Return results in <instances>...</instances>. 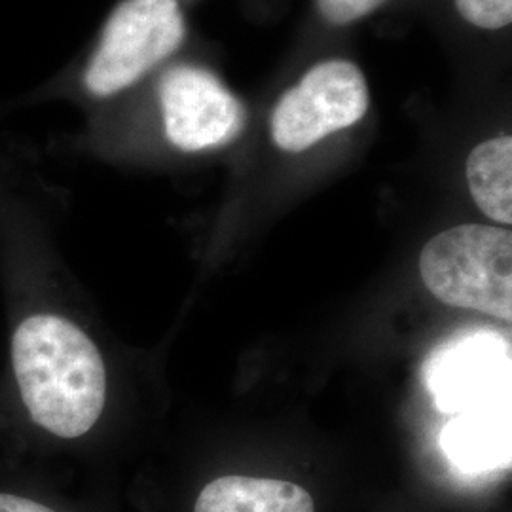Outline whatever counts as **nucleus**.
Wrapping results in <instances>:
<instances>
[{
  "mask_svg": "<svg viewBox=\"0 0 512 512\" xmlns=\"http://www.w3.org/2000/svg\"><path fill=\"white\" fill-rule=\"evenodd\" d=\"M10 355L21 403L38 429L63 440L92 431L107 404V366L84 330L38 311L14 330Z\"/></svg>",
  "mask_w": 512,
  "mask_h": 512,
  "instance_id": "nucleus-1",
  "label": "nucleus"
},
{
  "mask_svg": "<svg viewBox=\"0 0 512 512\" xmlns=\"http://www.w3.org/2000/svg\"><path fill=\"white\" fill-rule=\"evenodd\" d=\"M420 274L440 302L511 321V230L484 224L444 230L423 247Z\"/></svg>",
  "mask_w": 512,
  "mask_h": 512,
  "instance_id": "nucleus-2",
  "label": "nucleus"
},
{
  "mask_svg": "<svg viewBox=\"0 0 512 512\" xmlns=\"http://www.w3.org/2000/svg\"><path fill=\"white\" fill-rule=\"evenodd\" d=\"M186 37L177 0H124L110 16L84 74L95 97L126 90L173 54Z\"/></svg>",
  "mask_w": 512,
  "mask_h": 512,
  "instance_id": "nucleus-3",
  "label": "nucleus"
},
{
  "mask_svg": "<svg viewBox=\"0 0 512 512\" xmlns=\"http://www.w3.org/2000/svg\"><path fill=\"white\" fill-rule=\"evenodd\" d=\"M368 105V84L357 65L342 59L317 63L277 101L270 120L275 147L308 150L330 133L361 122Z\"/></svg>",
  "mask_w": 512,
  "mask_h": 512,
  "instance_id": "nucleus-4",
  "label": "nucleus"
},
{
  "mask_svg": "<svg viewBox=\"0 0 512 512\" xmlns=\"http://www.w3.org/2000/svg\"><path fill=\"white\" fill-rule=\"evenodd\" d=\"M165 135L184 152L226 147L247 124V110L238 97L205 69L177 65L160 80Z\"/></svg>",
  "mask_w": 512,
  "mask_h": 512,
  "instance_id": "nucleus-5",
  "label": "nucleus"
},
{
  "mask_svg": "<svg viewBox=\"0 0 512 512\" xmlns=\"http://www.w3.org/2000/svg\"><path fill=\"white\" fill-rule=\"evenodd\" d=\"M509 357V344L494 334H473L442 349L427 378L440 410L458 416L505 406Z\"/></svg>",
  "mask_w": 512,
  "mask_h": 512,
  "instance_id": "nucleus-6",
  "label": "nucleus"
},
{
  "mask_svg": "<svg viewBox=\"0 0 512 512\" xmlns=\"http://www.w3.org/2000/svg\"><path fill=\"white\" fill-rule=\"evenodd\" d=\"M509 412L505 406L458 414L442 431V448L467 473H484L509 465Z\"/></svg>",
  "mask_w": 512,
  "mask_h": 512,
  "instance_id": "nucleus-7",
  "label": "nucleus"
},
{
  "mask_svg": "<svg viewBox=\"0 0 512 512\" xmlns=\"http://www.w3.org/2000/svg\"><path fill=\"white\" fill-rule=\"evenodd\" d=\"M194 512H315L302 486L255 476H220L209 482Z\"/></svg>",
  "mask_w": 512,
  "mask_h": 512,
  "instance_id": "nucleus-8",
  "label": "nucleus"
},
{
  "mask_svg": "<svg viewBox=\"0 0 512 512\" xmlns=\"http://www.w3.org/2000/svg\"><path fill=\"white\" fill-rule=\"evenodd\" d=\"M467 183L478 209L499 222H512V137L480 143L467 160Z\"/></svg>",
  "mask_w": 512,
  "mask_h": 512,
  "instance_id": "nucleus-9",
  "label": "nucleus"
},
{
  "mask_svg": "<svg viewBox=\"0 0 512 512\" xmlns=\"http://www.w3.org/2000/svg\"><path fill=\"white\" fill-rule=\"evenodd\" d=\"M456 10L480 29H503L512 21V0H456Z\"/></svg>",
  "mask_w": 512,
  "mask_h": 512,
  "instance_id": "nucleus-10",
  "label": "nucleus"
},
{
  "mask_svg": "<svg viewBox=\"0 0 512 512\" xmlns=\"http://www.w3.org/2000/svg\"><path fill=\"white\" fill-rule=\"evenodd\" d=\"M321 16L332 25H348L370 16L387 0H315Z\"/></svg>",
  "mask_w": 512,
  "mask_h": 512,
  "instance_id": "nucleus-11",
  "label": "nucleus"
},
{
  "mask_svg": "<svg viewBox=\"0 0 512 512\" xmlns=\"http://www.w3.org/2000/svg\"><path fill=\"white\" fill-rule=\"evenodd\" d=\"M0 512H55L54 509L21 495L0 494Z\"/></svg>",
  "mask_w": 512,
  "mask_h": 512,
  "instance_id": "nucleus-12",
  "label": "nucleus"
}]
</instances>
